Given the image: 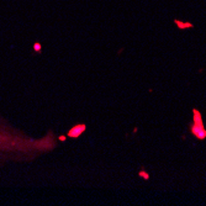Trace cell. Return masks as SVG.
<instances>
[{"label":"cell","instance_id":"1","mask_svg":"<svg viewBox=\"0 0 206 206\" xmlns=\"http://www.w3.org/2000/svg\"><path fill=\"white\" fill-rule=\"evenodd\" d=\"M59 137L52 131L32 134L10 122L0 112V168L28 164L50 154L58 147Z\"/></svg>","mask_w":206,"mask_h":206}]
</instances>
